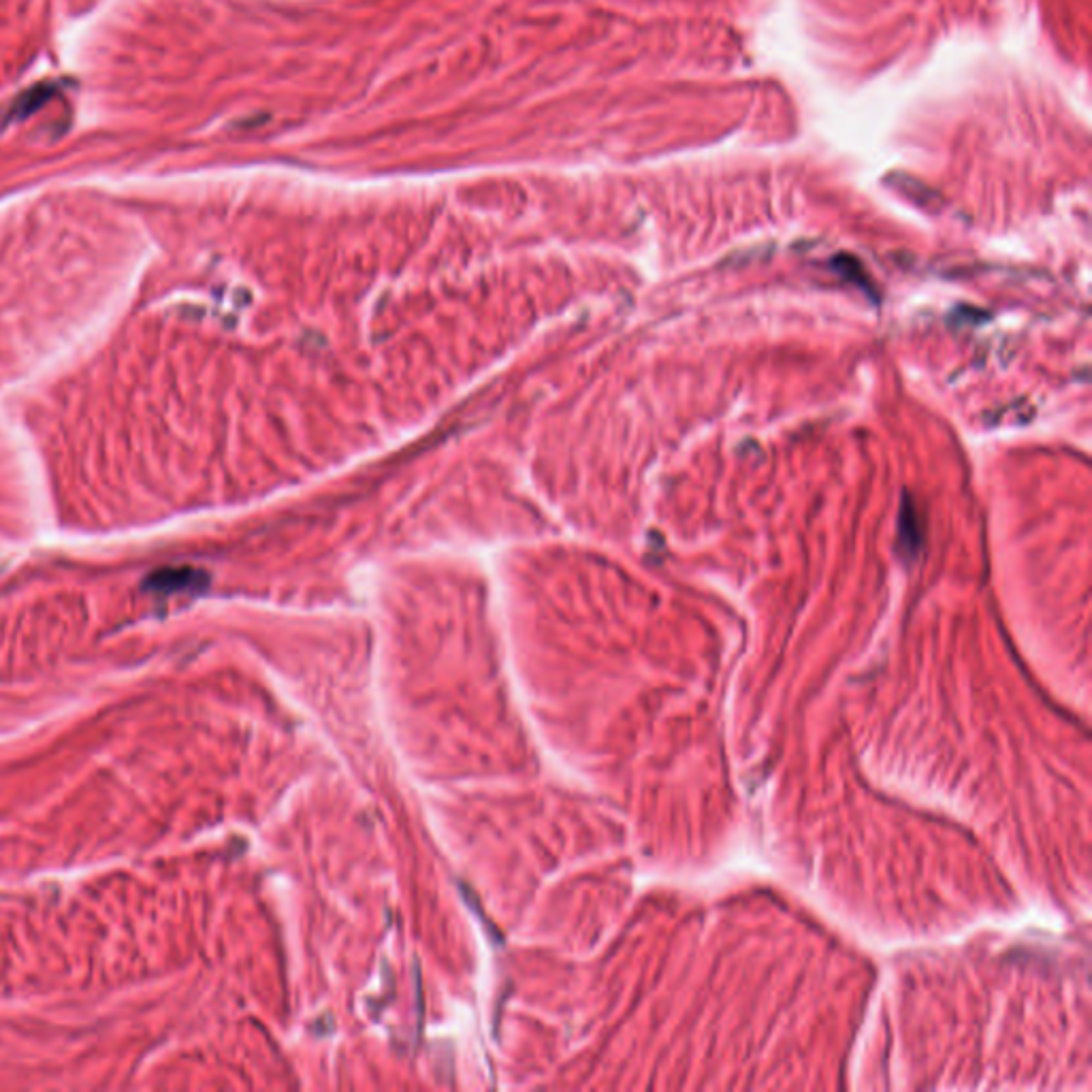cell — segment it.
Returning <instances> with one entry per match:
<instances>
[{
    "instance_id": "1",
    "label": "cell",
    "mask_w": 1092,
    "mask_h": 1092,
    "mask_svg": "<svg viewBox=\"0 0 1092 1092\" xmlns=\"http://www.w3.org/2000/svg\"><path fill=\"white\" fill-rule=\"evenodd\" d=\"M199 575L195 570H162L148 580L154 591H180V589L192 587L197 583Z\"/></svg>"
},
{
    "instance_id": "2",
    "label": "cell",
    "mask_w": 1092,
    "mask_h": 1092,
    "mask_svg": "<svg viewBox=\"0 0 1092 1092\" xmlns=\"http://www.w3.org/2000/svg\"><path fill=\"white\" fill-rule=\"evenodd\" d=\"M911 528L920 529L916 523V510H913L911 501H907V504L903 506V510H900V540L905 542V549H907L909 553H916L917 546H920L921 532L911 533Z\"/></svg>"
}]
</instances>
